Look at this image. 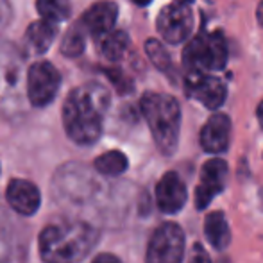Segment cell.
<instances>
[{
  "label": "cell",
  "mask_w": 263,
  "mask_h": 263,
  "mask_svg": "<svg viewBox=\"0 0 263 263\" xmlns=\"http://www.w3.org/2000/svg\"><path fill=\"white\" fill-rule=\"evenodd\" d=\"M109 95L99 84H84L68 93L63 104V125L77 145H91L102 133V117Z\"/></svg>",
  "instance_id": "cell-1"
},
{
  "label": "cell",
  "mask_w": 263,
  "mask_h": 263,
  "mask_svg": "<svg viewBox=\"0 0 263 263\" xmlns=\"http://www.w3.org/2000/svg\"><path fill=\"white\" fill-rule=\"evenodd\" d=\"M99 240L86 222H55L40 235V256L45 263H81Z\"/></svg>",
  "instance_id": "cell-2"
},
{
  "label": "cell",
  "mask_w": 263,
  "mask_h": 263,
  "mask_svg": "<svg viewBox=\"0 0 263 263\" xmlns=\"http://www.w3.org/2000/svg\"><path fill=\"white\" fill-rule=\"evenodd\" d=\"M140 107L158 149L163 154H172L177 147L181 125V111L177 101L170 95L147 91L140 101Z\"/></svg>",
  "instance_id": "cell-3"
},
{
  "label": "cell",
  "mask_w": 263,
  "mask_h": 263,
  "mask_svg": "<svg viewBox=\"0 0 263 263\" xmlns=\"http://www.w3.org/2000/svg\"><path fill=\"white\" fill-rule=\"evenodd\" d=\"M228 63V45L220 31L201 32L184 49V65L190 72L222 70Z\"/></svg>",
  "instance_id": "cell-4"
},
{
  "label": "cell",
  "mask_w": 263,
  "mask_h": 263,
  "mask_svg": "<svg viewBox=\"0 0 263 263\" xmlns=\"http://www.w3.org/2000/svg\"><path fill=\"white\" fill-rule=\"evenodd\" d=\"M61 86V76L50 61H38L27 70L25 90L27 99L34 107L49 106Z\"/></svg>",
  "instance_id": "cell-5"
},
{
  "label": "cell",
  "mask_w": 263,
  "mask_h": 263,
  "mask_svg": "<svg viewBox=\"0 0 263 263\" xmlns=\"http://www.w3.org/2000/svg\"><path fill=\"white\" fill-rule=\"evenodd\" d=\"M184 254L183 229L174 222L161 224L154 231L147 249V263H181Z\"/></svg>",
  "instance_id": "cell-6"
},
{
  "label": "cell",
  "mask_w": 263,
  "mask_h": 263,
  "mask_svg": "<svg viewBox=\"0 0 263 263\" xmlns=\"http://www.w3.org/2000/svg\"><path fill=\"white\" fill-rule=\"evenodd\" d=\"M158 32L166 43L179 45L190 38L194 31V14L190 6L174 2L165 6L158 14Z\"/></svg>",
  "instance_id": "cell-7"
},
{
  "label": "cell",
  "mask_w": 263,
  "mask_h": 263,
  "mask_svg": "<svg viewBox=\"0 0 263 263\" xmlns=\"http://www.w3.org/2000/svg\"><path fill=\"white\" fill-rule=\"evenodd\" d=\"M22 77H24V58L13 45H0V101L20 99Z\"/></svg>",
  "instance_id": "cell-8"
},
{
  "label": "cell",
  "mask_w": 263,
  "mask_h": 263,
  "mask_svg": "<svg viewBox=\"0 0 263 263\" xmlns=\"http://www.w3.org/2000/svg\"><path fill=\"white\" fill-rule=\"evenodd\" d=\"M226 176H228V165L224 159L215 158L204 163L201 170V181L195 192V202L199 210H204L224 190Z\"/></svg>",
  "instance_id": "cell-9"
},
{
  "label": "cell",
  "mask_w": 263,
  "mask_h": 263,
  "mask_svg": "<svg viewBox=\"0 0 263 263\" xmlns=\"http://www.w3.org/2000/svg\"><path fill=\"white\" fill-rule=\"evenodd\" d=\"M186 88L194 99H197L202 106L208 109H217L226 101V86L217 77L206 76V73L190 72L186 79Z\"/></svg>",
  "instance_id": "cell-10"
},
{
  "label": "cell",
  "mask_w": 263,
  "mask_h": 263,
  "mask_svg": "<svg viewBox=\"0 0 263 263\" xmlns=\"http://www.w3.org/2000/svg\"><path fill=\"white\" fill-rule=\"evenodd\" d=\"M117 18H118L117 4L111 2V0H101V2H95L93 6L88 7L86 13L79 18V24L86 34L101 38V36L107 34L109 31H113V25L117 24Z\"/></svg>",
  "instance_id": "cell-11"
},
{
  "label": "cell",
  "mask_w": 263,
  "mask_h": 263,
  "mask_svg": "<svg viewBox=\"0 0 263 263\" xmlns=\"http://www.w3.org/2000/svg\"><path fill=\"white\" fill-rule=\"evenodd\" d=\"M156 202L163 213H177L186 202V186L176 172H166L156 186Z\"/></svg>",
  "instance_id": "cell-12"
},
{
  "label": "cell",
  "mask_w": 263,
  "mask_h": 263,
  "mask_svg": "<svg viewBox=\"0 0 263 263\" xmlns=\"http://www.w3.org/2000/svg\"><path fill=\"white\" fill-rule=\"evenodd\" d=\"M6 199L9 206L20 215L36 213L42 202V195L34 183L27 179H13L7 184Z\"/></svg>",
  "instance_id": "cell-13"
},
{
  "label": "cell",
  "mask_w": 263,
  "mask_h": 263,
  "mask_svg": "<svg viewBox=\"0 0 263 263\" xmlns=\"http://www.w3.org/2000/svg\"><path fill=\"white\" fill-rule=\"evenodd\" d=\"M231 136V120L228 115L215 113L201 131V145L206 153L220 154L228 149Z\"/></svg>",
  "instance_id": "cell-14"
},
{
  "label": "cell",
  "mask_w": 263,
  "mask_h": 263,
  "mask_svg": "<svg viewBox=\"0 0 263 263\" xmlns=\"http://www.w3.org/2000/svg\"><path fill=\"white\" fill-rule=\"evenodd\" d=\"M55 36H58L55 24H50L47 20L32 22L27 27V31H25V45H27L31 54H45L52 47Z\"/></svg>",
  "instance_id": "cell-15"
},
{
  "label": "cell",
  "mask_w": 263,
  "mask_h": 263,
  "mask_svg": "<svg viewBox=\"0 0 263 263\" xmlns=\"http://www.w3.org/2000/svg\"><path fill=\"white\" fill-rule=\"evenodd\" d=\"M204 233L206 238L215 249L222 251L231 242V229L226 220V215L222 211H213L204 220Z\"/></svg>",
  "instance_id": "cell-16"
},
{
  "label": "cell",
  "mask_w": 263,
  "mask_h": 263,
  "mask_svg": "<svg viewBox=\"0 0 263 263\" xmlns=\"http://www.w3.org/2000/svg\"><path fill=\"white\" fill-rule=\"evenodd\" d=\"M99 49L107 61H120L129 49V36L124 31H109L107 34L101 36Z\"/></svg>",
  "instance_id": "cell-17"
},
{
  "label": "cell",
  "mask_w": 263,
  "mask_h": 263,
  "mask_svg": "<svg viewBox=\"0 0 263 263\" xmlns=\"http://www.w3.org/2000/svg\"><path fill=\"white\" fill-rule=\"evenodd\" d=\"M36 9L42 20L58 25L70 16V0H36Z\"/></svg>",
  "instance_id": "cell-18"
},
{
  "label": "cell",
  "mask_w": 263,
  "mask_h": 263,
  "mask_svg": "<svg viewBox=\"0 0 263 263\" xmlns=\"http://www.w3.org/2000/svg\"><path fill=\"white\" fill-rule=\"evenodd\" d=\"M95 168L104 176H120L127 170V158L120 151H109L95 159Z\"/></svg>",
  "instance_id": "cell-19"
},
{
  "label": "cell",
  "mask_w": 263,
  "mask_h": 263,
  "mask_svg": "<svg viewBox=\"0 0 263 263\" xmlns=\"http://www.w3.org/2000/svg\"><path fill=\"white\" fill-rule=\"evenodd\" d=\"M84 45H86V32H84V29L77 22L73 27H70L66 31L65 38L61 42V52L66 58H77V55L83 54Z\"/></svg>",
  "instance_id": "cell-20"
},
{
  "label": "cell",
  "mask_w": 263,
  "mask_h": 263,
  "mask_svg": "<svg viewBox=\"0 0 263 263\" xmlns=\"http://www.w3.org/2000/svg\"><path fill=\"white\" fill-rule=\"evenodd\" d=\"M145 52L149 55L151 63L159 70V72H168L172 68V58L166 52V49L163 47V43L159 40H147L145 43Z\"/></svg>",
  "instance_id": "cell-21"
},
{
  "label": "cell",
  "mask_w": 263,
  "mask_h": 263,
  "mask_svg": "<svg viewBox=\"0 0 263 263\" xmlns=\"http://www.w3.org/2000/svg\"><path fill=\"white\" fill-rule=\"evenodd\" d=\"M188 263H211L210 261V256L208 253L204 251V247L202 246H194L192 247V254H190V261Z\"/></svg>",
  "instance_id": "cell-22"
},
{
  "label": "cell",
  "mask_w": 263,
  "mask_h": 263,
  "mask_svg": "<svg viewBox=\"0 0 263 263\" xmlns=\"http://www.w3.org/2000/svg\"><path fill=\"white\" fill-rule=\"evenodd\" d=\"M11 20V7L7 0H0V31L6 29V25Z\"/></svg>",
  "instance_id": "cell-23"
},
{
  "label": "cell",
  "mask_w": 263,
  "mask_h": 263,
  "mask_svg": "<svg viewBox=\"0 0 263 263\" xmlns=\"http://www.w3.org/2000/svg\"><path fill=\"white\" fill-rule=\"evenodd\" d=\"M91 263H122V261L118 260L117 256H113V254L104 253V254H99V256L95 258V260L91 261Z\"/></svg>",
  "instance_id": "cell-24"
},
{
  "label": "cell",
  "mask_w": 263,
  "mask_h": 263,
  "mask_svg": "<svg viewBox=\"0 0 263 263\" xmlns=\"http://www.w3.org/2000/svg\"><path fill=\"white\" fill-rule=\"evenodd\" d=\"M256 16H258V22H260V25H263V0L260 2V6H258Z\"/></svg>",
  "instance_id": "cell-25"
},
{
  "label": "cell",
  "mask_w": 263,
  "mask_h": 263,
  "mask_svg": "<svg viewBox=\"0 0 263 263\" xmlns=\"http://www.w3.org/2000/svg\"><path fill=\"white\" fill-rule=\"evenodd\" d=\"M133 2H135L136 6H147V4H151L153 0H133Z\"/></svg>",
  "instance_id": "cell-26"
},
{
  "label": "cell",
  "mask_w": 263,
  "mask_h": 263,
  "mask_svg": "<svg viewBox=\"0 0 263 263\" xmlns=\"http://www.w3.org/2000/svg\"><path fill=\"white\" fill-rule=\"evenodd\" d=\"M258 117H260V120H261V124H263V102L260 104V107H258Z\"/></svg>",
  "instance_id": "cell-27"
},
{
  "label": "cell",
  "mask_w": 263,
  "mask_h": 263,
  "mask_svg": "<svg viewBox=\"0 0 263 263\" xmlns=\"http://www.w3.org/2000/svg\"><path fill=\"white\" fill-rule=\"evenodd\" d=\"M177 2H179V4H184V6H190V4L194 2V0H177Z\"/></svg>",
  "instance_id": "cell-28"
}]
</instances>
